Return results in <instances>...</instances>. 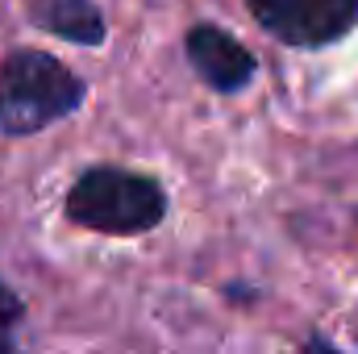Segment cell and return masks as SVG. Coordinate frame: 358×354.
Returning a JSON list of instances; mask_svg holds the SVG:
<instances>
[{"instance_id":"4","label":"cell","mask_w":358,"mask_h":354,"mask_svg":"<svg viewBox=\"0 0 358 354\" xmlns=\"http://www.w3.org/2000/svg\"><path fill=\"white\" fill-rule=\"evenodd\" d=\"M187 59L200 71V80L217 92H238L255 80V59L242 42H234L217 25H196L187 34Z\"/></svg>"},{"instance_id":"3","label":"cell","mask_w":358,"mask_h":354,"mask_svg":"<svg viewBox=\"0 0 358 354\" xmlns=\"http://www.w3.org/2000/svg\"><path fill=\"white\" fill-rule=\"evenodd\" d=\"M259 25L292 46H325L350 34L358 0H246Z\"/></svg>"},{"instance_id":"6","label":"cell","mask_w":358,"mask_h":354,"mask_svg":"<svg viewBox=\"0 0 358 354\" xmlns=\"http://www.w3.org/2000/svg\"><path fill=\"white\" fill-rule=\"evenodd\" d=\"M17 321H21V300L0 283V354H17Z\"/></svg>"},{"instance_id":"5","label":"cell","mask_w":358,"mask_h":354,"mask_svg":"<svg viewBox=\"0 0 358 354\" xmlns=\"http://www.w3.org/2000/svg\"><path fill=\"white\" fill-rule=\"evenodd\" d=\"M34 25L71 38L80 46H100L104 42V17L96 13L92 0H29Z\"/></svg>"},{"instance_id":"1","label":"cell","mask_w":358,"mask_h":354,"mask_svg":"<svg viewBox=\"0 0 358 354\" xmlns=\"http://www.w3.org/2000/svg\"><path fill=\"white\" fill-rule=\"evenodd\" d=\"M163 187L125 167H92L67 192V217L96 234H146L163 221Z\"/></svg>"},{"instance_id":"2","label":"cell","mask_w":358,"mask_h":354,"mask_svg":"<svg viewBox=\"0 0 358 354\" xmlns=\"http://www.w3.org/2000/svg\"><path fill=\"white\" fill-rule=\"evenodd\" d=\"M84 100V84L42 50H17L0 67V129L34 134L50 121L76 113Z\"/></svg>"}]
</instances>
